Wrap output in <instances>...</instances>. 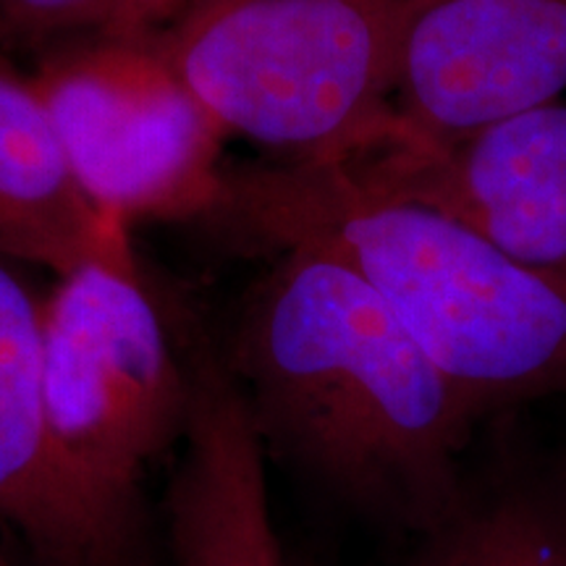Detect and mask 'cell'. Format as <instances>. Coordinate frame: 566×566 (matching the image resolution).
Listing matches in <instances>:
<instances>
[{
  "instance_id": "9a60e30c",
  "label": "cell",
  "mask_w": 566,
  "mask_h": 566,
  "mask_svg": "<svg viewBox=\"0 0 566 566\" xmlns=\"http://www.w3.org/2000/svg\"><path fill=\"white\" fill-rule=\"evenodd\" d=\"M0 566H13V564L9 562V558H6V556H3V551H0Z\"/></svg>"
},
{
  "instance_id": "7a4b0ae2",
  "label": "cell",
  "mask_w": 566,
  "mask_h": 566,
  "mask_svg": "<svg viewBox=\"0 0 566 566\" xmlns=\"http://www.w3.org/2000/svg\"><path fill=\"white\" fill-rule=\"evenodd\" d=\"M200 223L237 250L313 247L354 268L480 422L566 399V275L441 210L380 192L342 160L223 166Z\"/></svg>"
},
{
  "instance_id": "8992f818",
  "label": "cell",
  "mask_w": 566,
  "mask_h": 566,
  "mask_svg": "<svg viewBox=\"0 0 566 566\" xmlns=\"http://www.w3.org/2000/svg\"><path fill=\"white\" fill-rule=\"evenodd\" d=\"M370 187L457 218L530 265L566 275V97L462 139H384L342 160Z\"/></svg>"
},
{
  "instance_id": "277c9868",
  "label": "cell",
  "mask_w": 566,
  "mask_h": 566,
  "mask_svg": "<svg viewBox=\"0 0 566 566\" xmlns=\"http://www.w3.org/2000/svg\"><path fill=\"white\" fill-rule=\"evenodd\" d=\"M412 0H231L158 34L226 134L344 160L396 126Z\"/></svg>"
},
{
  "instance_id": "52a82bcc",
  "label": "cell",
  "mask_w": 566,
  "mask_h": 566,
  "mask_svg": "<svg viewBox=\"0 0 566 566\" xmlns=\"http://www.w3.org/2000/svg\"><path fill=\"white\" fill-rule=\"evenodd\" d=\"M566 0H412L386 139H462L564 97Z\"/></svg>"
},
{
  "instance_id": "6da1fadb",
  "label": "cell",
  "mask_w": 566,
  "mask_h": 566,
  "mask_svg": "<svg viewBox=\"0 0 566 566\" xmlns=\"http://www.w3.org/2000/svg\"><path fill=\"white\" fill-rule=\"evenodd\" d=\"M221 352L265 454L336 504L412 537L462 504L480 420L334 254L273 252Z\"/></svg>"
},
{
  "instance_id": "5bb4252c",
  "label": "cell",
  "mask_w": 566,
  "mask_h": 566,
  "mask_svg": "<svg viewBox=\"0 0 566 566\" xmlns=\"http://www.w3.org/2000/svg\"><path fill=\"white\" fill-rule=\"evenodd\" d=\"M551 459H554V464H556L558 475H562L564 485H566V441H564L562 446H558V449L551 451Z\"/></svg>"
},
{
  "instance_id": "7c38bea8",
  "label": "cell",
  "mask_w": 566,
  "mask_h": 566,
  "mask_svg": "<svg viewBox=\"0 0 566 566\" xmlns=\"http://www.w3.org/2000/svg\"><path fill=\"white\" fill-rule=\"evenodd\" d=\"M168 27L166 0H0V51L32 59L97 38H155Z\"/></svg>"
},
{
  "instance_id": "ba28073f",
  "label": "cell",
  "mask_w": 566,
  "mask_h": 566,
  "mask_svg": "<svg viewBox=\"0 0 566 566\" xmlns=\"http://www.w3.org/2000/svg\"><path fill=\"white\" fill-rule=\"evenodd\" d=\"M166 525L174 566H289L265 449L212 336L197 365L192 424L168 483Z\"/></svg>"
},
{
  "instance_id": "8fae6325",
  "label": "cell",
  "mask_w": 566,
  "mask_h": 566,
  "mask_svg": "<svg viewBox=\"0 0 566 566\" xmlns=\"http://www.w3.org/2000/svg\"><path fill=\"white\" fill-rule=\"evenodd\" d=\"M384 566H566V485L551 451H501L441 525Z\"/></svg>"
},
{
  "instance_id": "30bf717a",
  "label": "cell",
  "mask_w": 566,
  "mask_h": 566,
  "mask_svg": "<svg viewBox=\"0 0 566 566\" xmlns=\"http://www.w3.org/2000/svg\"><path fill=\"white\" fill-rule=\"evenodd\" d=\"M126 229L84 192L32 76L0 51V254L61 279L129 250Z\"/></svg>"
},
{
  "instance_id": "4fadbf2b",
  "label": "cell",
  "mask_w": 566,
  "mask_h": 566,
  "mask_svg": "<svg viewBox=\"0 0 566 566\" xmlns=\"http://www.w3.org/2000/svg\"><path fill=\"white\" fill-rule=\"evenodd\" d=\"M223 3H231V0H166V9H168L166 30H171V27H179V24H184V21L200 17V13H205V11L218 9V6H223Z\"/></svg>"
},
{
  "instance_id": "9c48e42d",
  "label": "cell",
  "mask_w": 566,
  "mask_h": 566,
  "mask_svg": "<svg viewBox=\"0 0 566 566\" xmlns=\"http://www.w3.org/2000/svg\"><path fill=\"white\" fill-rule=\"evenodd\" d=\"M45 300L0 263V522L34 566H129L84 512L45 415Z\"/></svg>"
},
{
  "instance_id": "5b68a950",
  "label": "cell",
  "mask_w": 566,
  "mask_h": 566,
  "mask_svg": "<svg viewBox=\"0 0 566 566\" xmlns=\"http://www.w3.org/2000/svg\"><path fill=\"white\" fill-rule=\"evenodd\" d=\"M32 74L71 171L122 218L200 221L218 195L226 132L155 38L69 42Z\"/></svg>"
},
{
  "instance_id": "3957f363",
  "label": "cell",
  "mask_w": 566,
  "mask_h": 566,
  "mask_svg": "<svg viewBox=\"0 0 566 566\" xmlns=\"http://www.w3.org/2000/svg\"><path fill=\"white\" fill-rule=\"evenodd\" d=\"M208 331L134 247L45 296V415L63 478L129 566L145 558V483L187 441Z\"/></svg>"
}]
</instances>
